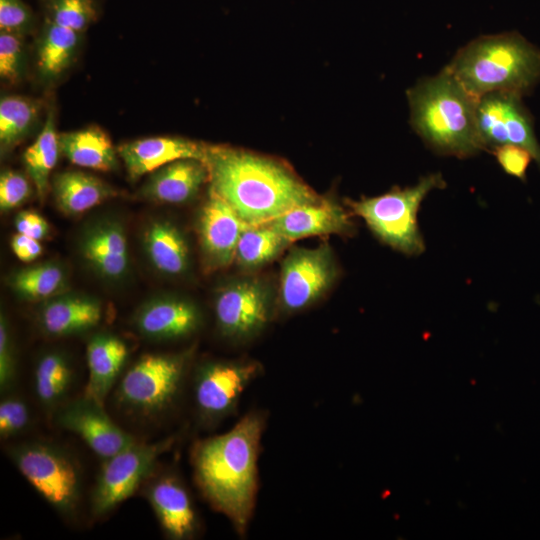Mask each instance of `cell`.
Listing matches in <instances>:
<instances>
[{"label":"cell","instance_id":"cell-1","mask_svg":"<svg viewBox=\"0 0 540 540\" xmlns=\"http://www.w3.org/2000/svg\"><path fill=\"white\" fill-rule=\"evenodd\" d=\"M264 426V416L250 412L227 432L199 440L191 450L196 485L239 535L246 533L255 507Z\"/></svg>","mask_w":540,"mask_h":540},{"label":"cell","instance_id":"cell-2","mask_svg":"<svg viewBox=\"0 0 540 540\" xmlns=\"http://www.w3.org/2000/svg\"><path fill=\"white\" fill-rule=\"evenodd\" d=\"M204 163L210 189L247 225L264 224L323 200L284 165L250 152L207 146Z\"/></svg>","mask_w":540,"mask_h":540},{"label":"cell","instance_id":"cell-3","mask_svg":"<svg viewBox=\"0 0 540 540\" xmlns=\"http://www.w3.org/2000/svg\"><path fill=\"white\" fill-rule=\"evenodd\" d=\"M407 99L413 129L436 153L467 158L484 150L477 130L478 99L447 67L418 81Z\"/></svg>","mask_w":540,"mask_h":540},{"label":"cell","instance_id":"cell-4","mask_svg":"<svg viewBox=\"0 0 540 540\" xmlns=\"http://www.w3.org/2000/svg\"><path fill=\"white\" fill-rule=\"evenodd\" d=\"M475 98L491 92L525 96L540 82V49L518 32L480 36L446 66Z\"/></svg>","mask_w":540,"mask_h":540},{"label":"cell","instance_id":"cell-5","mask_svg":"<svg viewBox=\"0 0 540 540\" xmlns=\"http://www.w3.org/2000/svg\"><path fill=\"white\" fill-rule=\"evenodd\" d=\"M445 185L440 173L429 174L413 186L349 200L348 205L382 243L406 255H420L425 250L417 220L420 205L432 190Z\"/></svg>","mask_w":540,"mask_h":540},{"label":"cell","instance_id":"cell-6","mask_svg":"<svg viewBox=\"0 0 540 540\" xmlns=\"http://www.w3.org/2000/svg\"><path fill=\"white\" fill-rule=\"evenodd\" d=\"M189 360L190 353L143 355L122 377L119 403L146 416L164 412L180 394Z\"/></svg>","mask_w":540,"mask_h":540},{"label":"cell","instance_id":"cell-7","mask_svg":"<svg viewBox=\"0 0 540 540\" xmlns=\"http://www.w3.org/2000/svg\"><path fill=\"white\" fill-rule=\"evenodd\" d=\"M10 457L39 494L56 510L70 515L79 503L80 474L73 459L46 442L14 446Z\"/></svg>","mask_w":540,"mask_h":540},{"label":"cell","instance_id":"cell-8","mask_svg":"<svg viewBox=\"0 0 540 540\" xmlns=\"http://www.w3.org/2000/svg\"><path fill=\"white\" fill-rule=\"evenodd\" d=\"M174 441L168 437L154 443L135 442L105 459L92 493L93 513L105 515L132 496Z\"/></svg>","mask_w":540,"mask_h":540},{"label":"cell","instance_id":"cell-9","mask_svg":"<svg viewBox=\"0 0 540 540\" xmlns=\"http://www.w3.org/2000/svg\"><path fill=\"white\" fill-rule=\"evenodd\" d=\"M262 372L256 361H211L198 367L193 379L194 402L203 425L231 415L245 389Z\"/></svg>","mask_w":540,"mask_h":540},{"label":"cell","instance_id":"cell-10","mask_svg":"<svg viewBox=\"0 0 540 540\" xmlns=\"http://www.w3.org/2000/svg\"><path fill=\"white\" fill-rule=\"evenodd\" d=\"M476 121L484 150L507 144L521 146L532 154L540 167V144L522 96L508 92L481 96L477 101Z\"/></svg>","mask_w":540,"mask_h":540},{"label":"cell","instance_id":"cell-11","mask_svg":"<svg viewBox=\"0 0 540 540\" xmlns=\"http://www.w3.org/2000/svg\"><path fill=\"white\" fill-rule=\"evenodd\" d=\"M337 269L327 244L293 249L284 259L280 302L286 312L300 311L315 302L333 283Z\"/></svg>","mask_w":540,"mask_h":540},{"label":"cell","instance_id":"cell-12","mask_svg":"<svg viewBox=\"0 0 540 540\" xmlns=\"http://www.w3.org/2000/svg\"><path fill=\"white\" fill-rule=\"evenodd\" d=\"M215 316L223 336L245 340L258 334L268 323L269 297L255 280H243L223 288L215 300Z\"/></svg>","mask_w":540,"mask_h":540},{"label":"cell","instance_id":"cell-13","mask_svg":"<svg viewBox=\"0 0 540 540\" xmlns=\"http://www.w3.org/2000/svg\"><path fill=\"white\" fill-rule=\"evenodd\" d=\"M57 421L61 427L78 435L103 460L137 442L112 421L103 405L85 396L61 408Z\"/></svg>","mask_w":540,"mask_h":540},{"label":"cell","instance_id":"cell-14","mask_svg":"<svg viewBox=\"0 0 540 540\" xmlns=\"http://www.w3.org/2000/svg\"><path fill=\"white\" fill-rule=\"evenodd\" d=\"M247 226L219 195L210 189L198 219V234L207 266H229L236 255L240 235Z\"/></svg>","mask_w":540,"mask_h":540},{"label":"cell","instance_id":"cell-15","mask_svg":"<svg viewBox=\"0 0 540 540\" xmlns=\"http://www.w3.org/2000/svg\"><path fill=\"white\" fill-rule=\"evenodd\" d=\"M116 150L130 179L137 180L179 159L204 162L207 145L180 137L156 136L122 143Z\"/></svg>","mask_w":540,"mask_h":540},{"label":"cell","instance_id":"cell-16","mask_svg":"<svg viewBox=\"0 0 540 540\" xmlns=\"http://www.w3.org/2000/svg\"><path fill=\"white\" fill-rule=\"evenodd\" d=\"M146 496L168 537L183 540L195 534L197 514L186 487L178 477L172 474L158 477L149 484Z\"/></svg>","mask_w":540,"mask_h":540},{"label":"cell","instance_id":"cell-17","mask_svg":"<svg viewBox=\"0 0 540 540\" xmlns=\"http://www.w3.org/2000/svg\"><path fill=\"white\" fill-rule=\"evenodd\" d=\"M266 224L290 242L311 236L349 234L354 230L348 213L325 199L291 209Z\"/></svg>","mask_w":540,"mask_h":540},{"label":"cell","instance_id":"cell-18","mask_svg":"<svg viewBox=\"0 0 540 540\" xmlns=\"http://www.w3.org/2000/svg\"><path fill=\"white\" fill-rule=\"evenodd\" d=\"M205 182H209V173L203 161L179 159L152 172L142 195L156 202L179 204L191 199Z\"/></svg>","mask_w":540,"mask_h":540},{"label":"cell","instance_id":"cell-19","mask_svg":"<svg viewBox=\"0 0 540 540\" xmlns=\"http://www.w3.org/2000/svg\"><path fill=\"white\" fill-rule=\"evenodd\" d=\"M200 321L199 311L192 303L180 299H159L141 308L135 325L146 338L173 340L194 333Z\"/></svg>","mask_w":540,"mask_h":540},{"label":"cell","instance_id":"cell-20","mask_svg":"<svg viewBox=\"0 0 540 540\" xmlns=\"http://www.w3.org/2000/svg\"><path fill=\"white\" fill-rule=\"evenodd\" d=\"M88 381L84 396L104 405L124 363L128 349L123 340L111 334H98L87 345Z\"/></svg>","mask_w":540,"mask_h":540},{"label":"cell","instance_id":"cell-21","mask_svg":"<svg viewBox=\"0 0 540 540\" xmlns=\"http://www.w3.org/2000/svg\"><path fill=\"white\" fill-rule=\"evenodd\" d=\"M83 257L103 277L118 279L128 268L127 238L116 221H102L90 228L83 237Z\"/></svg>","mask_w":540,"mask_h":540},{"label":"cell","instance_id":"cell-22","mask_svg":"<svg viewBox=\"0 0 540 540\" xmlns=\"http://www.w3.org/2000/svg\"><path fill=\"white\" fill-rule=\"evenodd\" d=\"M102 318L98 301L83 296H64L46 303L39 321L45 333L63 337L87 331Z\"/></svg>","mask_w":540,"mask_h":540},{"label":"cell","instance_id":"cell-23","mask_svg":"<svg viewBox=\"0 0 540 540\" xmlns=\"http://www.w3.org/2000/svg\"><path fill=\"white\" fill-rule=\"evenodd\" d=\"M60 152L74 165L108 172L118 166L115 150L108 134L101 128H88L59 134Z\"/></svg>","mask_w":540,"mask_h":540},{"label":"cell","instance_id":"cell-24","mask_svg":"<svg viewBox=\"0 0 540 540\" xmlns=\"http://www.w3.org/2000/svg\"><path fill=\"white\" fill-rule=\"evenodd\" d=\"M53 193L57 206L67 215L82 214L117 194L98 177L75 170L54 177Z\"/></svg>","mask_w":540,"mask_h":540},{"label":"cell","instance_id":"cell-25","mask_svg":"<svg viewBox=\"0 0 540 540\" xmlns=\"http://www.w3.org/2000/svg\"><path fill=\"white\" fill-rule=\"evenodd\" d=\"M80 35L46 20L37 47V67L42 79L52 81L71 66L79 47Z\"/></svg>","mask_w":540,"mask_h":540},{"label":"cell","instance_id":"cell-26","mask_svg":"<svg viewBox=\"0 0 540 540\" xmlns=\"http://www.w3.org/2000/svg\"><path fill=\"white\" fill-rule=\"evenodd\" d=\"M144 246L149 260L160 272L179 275L186 270L188 246L171 223L156 221L150 224L144 235Z\"/></svg>","mask_w":540,"mask_h":540},{"label":"cell","instance_id":"cell-27","mask_svg":"<svg viewBox=\"0 0 540 540\" xmlns=\"http://www.w3.org/2000/svg\"><path fill=\"white\" fill-rule=\"evenodd\" d=\"M59 152V134L53 110L50 109L36 140L23 153L25 168L41 198L47 193L49 176L57 163Z\"/></svg>","mask_w":540,"mask_h":540},{"label":"cell","instance_id":"cell-28","mask_svg":"<svg viewBox=\"0 0 540 540\" xmlns=\"http://www.w3.org/2000/svg\"><path fill=\"white\" fill-rule=\"evenodd\" d=\"M290 243L266 223L247 225L240 235L235 260L243 268H257L273 260Z\"/></svg>","mask_w":540,"mask_h":540},{"label":"cell","instance_id":"cell-29","mask_svg":"<svg viewBox=\"0 0 540 540\" xmlns=\"http://www.w3.org/2000/svg\"><path fill=\"white\" fill-rule=\"evenodd\" d=\"M37 101L17 95L0 100V144L6 151L22 141L34 128L39 117Z\"/></svg>","mask_w":540,"mask_h":540},{"label":"cell","instance_id":"cell-30","mask_svg":"<svg viewBox=\"0 0 540 540\" xmlns=\"http://www.w3.org/2000/svg\"><path fill=\"white\" fill-rule=\"evenodd\" d=\"M34 379L39 401L45 407L51 408L66 395L72 381V368L64 355L49 352L39 359Z\"/></svg>","mask_w":540,"mask_h":540},{"label":"cell","instance_id":"cell-31","mask_svg":"<svg viewBox=\"0 0 540 540\" xmlns=\"http://www.w3.org/2000/svg\"><path fill=\"white\" fill-rule=\"evenodd\" d=\"M64 284L63 270L52 263L27 267L16 272L11 278L14 290L30 300L49 298L59 292Z\"/></svg>","mask_w":540,"mask_h":540},{"label":"cell","instance_id":"cell-32","mask_svg":"<svg viewBox=\"0 0 540 540\" xmlns=\"http://www.w3.org/2000/svg\"><path fill=\"white\" fill-rule=\"evenodd\" d=\"M97 9L94 0H49L48 20L74 30L85 31L96 19Z\"/></svg>","mask_w":540,"mask_h":540},{"label":"cell","instance_id":"cell-33","mask_svg":"<svg viewBox=\"0 0 540 540\" xmlns=\"http://www.w3.org/2000/svg\"><path fill=\"white\" fill-rule=\"evenodd\" d=\"M24 36L0 32V77L2 80L17 84L25 71Z\"/></svg>","mask_w":540,"mask_h":540},{"label":"cell","instance_id":"cell-34","mask_svg":"<svg viewBox=\"0 0 540 540\" xmlns=\"http://www.w3.org/2000/svg\"><path fill=\"white\" fill-rule=\"evenodd\" d=\"M34 24V15L22 0H0L1 32L24 36L33 30Z\"/></svg>","mask_w":540,"mask_h":540},{"label":"cell","instance_id":"cell-35","mask_svg":"<svg viewBox=\"0 0 540 540\" xmlns=\"http://www.w3.org/2000/svg\"><path fill=\"white\" fill-rule=\"evenodd\" d=\"M30 422L27 404L17 396H8L0 403V435L8 438L21 433Z\"/></svg>","mask_w":540,"mask_h":540},{"label":"cell","instance_id":"cell-36","mask_svg":"<svg viewBox=\"0 0 540 540\" xmlns=\"http://www.w3.org/2000/svg\"><path fill=\"white\" fill-rule=\"evenodd\" d=\"M28 179L20 172L5 170L0 176V207L7 211L24 203L31 194Z\"/></svg>","mask_w":540,"mask_h":540},{"label":"cell","instance_id":"cell-37","mask_svg":"<svg viewBox=\"0 0 540 540\" xmlns=\"http://www.w3.org/2000/svg\"><path fill=\"white\" fill-rule=\"evenodd\" d=\"M493 152L504 172L522 181L526 180V172L533 159L527 149L507 144L494 148Z\"/></svg>","mask_w":540,"mask_h":540},{"label":"cell","instance_id":"cell-38","mask_svg":"<svg viewBox=\"0 0 540 540\" xmlns=\"http://www.w3.org/2000/svg\"><path fill=\"white\" fill-rule=\"evenodd\" d=\"M16 377V359L12 335L7 319L0 318V387L7 390L12 386Z\"/></svg>","mask_w":540,"mask_h":540},{"label":"cell","instance_id":"cell-39","mask_svg":"<svg viewBox=\"0 0 540 540\" xmlns=\"http://www.w3.org/2000/svg\"><path fill=\"white\" fill-rule=\"evenodd\" d=\"M17 233L40 240L47 236L49 225L39 214L32 211H22L15 219Z\"/></svg>","mask_w":540,"mask_h":540},{"label":"cell","instance_id":"cell-40","mask_svg":"<svg viewBox=\"0 0 540 540\" xmlns=\"http://www.w3.org/2000/svg\"><path fill=\"white\" fill-rule=\"evenodd\" d=\"M11 247L17 258L24 262H31L42 253L39 240L20 233L13 236Z\"/></svg>","mask_w":540,"mask_h":540}]
</instances>
